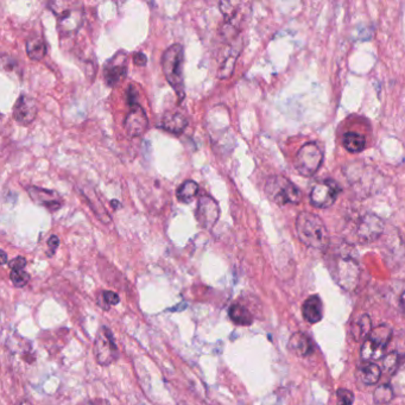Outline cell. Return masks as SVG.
<instances>
[{"label":"cell","instance_id":"1","mask_svg":"<svg viewBox=\"0 0 405 405\" xmlns=\"http://www.w3.org/2000/svg\"><path fill=\"white\" fill-rule=\"evenodd\" d=\"M327 268L336 283L343 290L352 291L360 280L358 252L346 241H333L326 250Z\"/></svg>","mask_w":405,"mask_h":405},{"label":"cell","instance_id":"10","mask_svg":"<svg viewBox=\"0 0 405 405\" xmlns=\"http://www.w3.org/2000/svg\"><path fill=\"white\" fill-rule=\"evenodd\" d=\"M341 193L340 184L334 180L319 181L312 187L309 201L315 208H329L336 203Z\"/></svg>","mask_w":405,"mask_h":405},{"label":"cell","instance_id":"27","mask_svg":"<svg viewBox=\"0 0 405 405\" xmlns=\"http://www.w3.org/2000/svg\"><path fill=\"white\" fill-rule=\"evenodd\" d=\"M343 145L350 154H359L364 152L366 140L360 133L346 132L343 137Z\"/></svg>","mask_w":405,"mask_h":405},{"label":"cell","instance_id":"24","mask_svg":"<svg viewBox=\"0 0 405 405\" xmlns=\"http://www.w3.org/2000/svg\"><path fill=\"white\" fill-rule=\"evenodd\" d=\"M26 54L33 61H41L47 55V45L42 36H31L26 41Z\"/></svg>","mask_w":405,"mask_h":405},{"label":"cell","instance_id":"40","mask_svg":"<svg viewBox=\"0 0 405 405\" xmlns=\"http://www.w3.org/2000/svg\"><path fill=\"white\" fill-rule=\"evenodd\" d=\"M401 308H403V310H404L405 312V289L404 290H403V292H401Z\"/></svg>","mask_w":405,"mask_h":405},{"label":"cell","instance_id":"16","mask_svg":"<svg viewBox=\"0 0 405 405\" xmlns=\"http://www.w3.org/2000/svg\"><path fill=\"white\" fill-rule=\"evenodd\" d=\"M149 127V119H147V113L144 110L143 107L140 105L131 107L129 115H126L124 120V129L130 137L143 136L147 132Z\"/></svg>","mask_w":405,"mask_h":405},{"label":"cell","instance_id":"2","mask_svg":"<svg viewBox=\"0 0 405 405\" xmlns=\"http://www.w3.org/2000/svg\"><path fill=\"white\" fill-rule=\"evenodd\" d=\"M343 173L350 188L359 198H368L380 193L385 186V177L380 170L366 163H350L345 166Z\"/></svg>","mask_w":405,"mask_h":405},{"label":"cell","instance_id":"37","mask_svg":"<svg viewBox=\"0 0 405 405\" xmlns=\"http://www.w3.org/2000/svg\"><path fill=\"white\" fill-rule=\"evenodd\" d=\"M59 236H50V239L48 240V246L49 249H50V251H49L48 253L49 257H52V256H54V253H55L56 250H57V247H59Z\"/></svg>","mask_w":405,"mask_h":405},{"label":"cell","instance_id":"33","mask_svg":"<svg viewBox=\"0 0 405 405\" xmlns=\"http://www.w3.org/2000/svg\"><path fill=\"white\" fill-rule=\"evenodd\" d=\"M101 301L103 302V309L108 310L110 307L117 306L120 302V297L115 291L106 290L103 292Z\"/></svg>","mask_w":405,"mask_h":405},{"label":"cell","instance_id":"25","mask_svg":"<svg viewBox=\"0 0 405 405\" xmlns=\"http://www.w3.org/2000/svg\"><path fill=\"white\" fill-rule=\"evenodd\" d=\"M199 184L195 181L187 180L176 190V198L180 202L190 203L199 194Z\"/></svg>","mask_w":405,"mask_h":405},{"label":"cell","instance_id":"34","mask_svg":"<svg viewBox=\"0 0 405 405\" xmlns=\"http://www.w3.org/2000/svg\"><path fill=\"white\" fill-rule=\"evenodd\" d=\"M338 405H352L354 401V394L352 391L347 389H339L336 391Z\"/></svg>","mask_w":405,"mask_h":405},{"label":"cell","instance_id":"18","mask_svg":"<svg viewBox=\"0 0 405 405\" xmlns=\"http://www.w3.org/2000/svg\"><path fill=\"white\" fill-rule=\"evenodd\" d=\"M384 258L391 266H399L405 258V244L401 236H389L387 243L384 244Z\"/></svg>","mask_w":405,"mask_h":405},{"label":"cell","instance_id":"35","mask_svg":"<svg viewBox=\"0 0 405 405\" xmlns=\"http://www.w3.org/2000/svg\"><path fill=\"white\" fill-rule=\"evenodd\" d=\"M8 266L11 268L12 271H19V270L25 269L26 259L24 257H16L8 263Z\"/></svg>","mask_w":405,"mask_h":405},{"label":"cell","instance_id":"7","mask_svg":"<svg viewBox=\"0 0 405 405\" xmlns=\"http://www.w3.org/2000/svg\"><path fill=\"white\" fill-rule=\"evenodd\" d=\"M394 336V331L387 324H380L372 329L370 336L366 338L364 345L361 347V358L363 360L371 361L382 359L385 357L387 346Z\"/></svg>","mask_w":405,"mask_h":405},{"label":"cell","instance_id":"38","mask_svg":"<svg viewBox=\"0 0 405 405\" xmlns=\"http://www.w3.org/2000/svg\"><path fill=\"white\" fill-rule=\"evenodd\" d=\"M133 62L136 66L144 67L147 63V57L143 52H136L133 55Z\"/></svg>","mask_w":405,"mask_h":405},{"label":"cell","instance_id":"30","mask_svg":"<svg viewBox=\"0 0 405 405\" xmlns=\"http://www.w3.org/2000/svg\"><path fill=\"white\" fill-rule=\"evenodd\" d=\"M394 397V392L390 384H383L373 392V399L377 404H389Z\"/></svg>","mask_w":405,"mask_h":405},{"label":"cell","instance_id":"13","mask_svg":"<svg viewBox=\"0 0 405 405\" xmlns=\"http://www.w3.org/2000/svg\"><path fill=\"white\" fill-rule=\"evenodd\" d=\"M195 217L203 229H213L220 217L219 203L212 196H201L196 206Z\"/></svg>","mask_w":405,"mask_h":405},{"label":"cell","instance_id":"31","mask_svg":"<svg viewBox=\"0 0 405 405\" xmlns=\"http://www.w3.org/2000/svg\"><path fill=\"white\" fill-rule=\"evenodd\" d=\"M390 385L394 394L405 396V367L399 368L397 372L394 373Z\"/></svg>","mask_w":405,"mask_h":405},{"label":"cell","instance_id":"26","mask_svg":"<svg viewBox=\"0 0 405 405\" xmlns=\"http://www.w3.org/2000/svg\"><path fill=\"white\" fill-rule=\"evenodd\" d=\"M229 315L231 317V320L236 324H239V326H251L252 322H253V316L252 314L250 313V310L247 309L246 307H244L243 304H239V303H236L231 306L229 310Z\"/></svg>","mask_w":405,"mask_h":405},{"label":"cell","instance_id":"39","mask_svg":"<svg viewBox=\"0 0 405 405\" xmlns=\"http://www.w3.org/2000/svg\"><path fill=\"white\" fill-rule=\"evenodd\" d=\"M8 263V256L5 253L4 251H1V264L5 266Z\"/></svg>","mask_w":405,"mask_h":405},{"label":"cell","instance_id":"3","mask_svg":"<svg viewBox=\"0 0 405 405\" xmlns=\"http://www.w3.org/2000/svg\"><path fill=\"white\" fill-rule=\"evenodd\" d=\"M296 231L299 239L310 249L326 251L331 244L327 226L319 215L312 212L306 210L297 215Z\"/></svg>","mask_w":405,"mask_h":405},{"label":"cell","instance_id":"4","mask_svg":"<svg viewBox=\"0 0 405 405\" xmlns=\"http://www.w3.org/2000/svg\"><path fill=\"white\" fill-rule=\"evenodd\" d=\"M50 11L55 15L61 36H72L78 33L85 18L84 4L79 1H50Z\"/></svg>","mask_w":405,"mask_h":405},{"label":"cell","instance_id":"15","mask_svg":"<svg viewBox=\"0 0 405 405\" xmlns=\"http://www.w3.org/2000/svg\"><path fill=\"white\" fill-rule=\"evenodd\" d=\"M28 194L33 202L38 206L45 207L50 212H57L63 206V200L59 193L52 189L41 188V187H28Z\"/></svg>","mask_w":405,"mask_h":405},{"label":"cell","instance_id":"41","mask_svg":"<svg viewBox=\"0 0 405 405\" xmlns=\"http://www.w3.org/2000/svg\"><path fill=\"white\" fill-rule=\"evenodd\" d=\"M19 405H33L30 401H22V403H19Z\"/></svg>","mask_w":405,"mask_h":405},{"label":"cell","instance_id":"14","mask_svg":"<svg viewBox=\"0 0 405 405\" xmlns=\"http://www.w3.org/2000/svg\"><path fill=\"white\" fill-rule=\"evenodd\" d=\"M241 50H243L241 37L239 36L234 41L229 42L225 52L221 55L219 68H217V78L221 79V80L231 78Z\"/></svg>","mask_w":405,"mask_h":405},{"label":"cell","instance_id":"32","mask_svg":"<svg viewBox=\"0 0 405 405\" xmlns=\"http://www.w3.org/2000/svg\"><path fill=\"white\" fill-rule=\"evenodd\" d=\"M10 278H11L12 283L15 287H23L29 283L30 275L25 273L24 270H19V271H11Z\"/></svg>","mask_w":405,"mask_h":405},{"label":"cell","instance_id":"19","mask_svg":"<svg viewBox=\"0 0 405 405\" xmlns=\"http://www.w3.org/2000/svg\"><path fill=\"white\" fill-rule=\"evenodd\" d=\"M189 120L187 115L180 110H168L163 115L161 127L173 135H181L188 127Z\"/></svg>","mask_w":405,"mask_h":405},{"label":"cell","instance_id":"20","mask_svg":"<svg viewBox=\"0 0 405 405\" xmlns=\"http://www.w3.org/2000/svg\"><path fill=\"white\" fill-rule=\"evenodd\" d=\"M289 348L297 357L302 358L309 357L315 350L313 340L310 339L309 336H306L302 331H297L291 336L290 340H289Z\"/></svg>","mask_w":405,"mask_h":405},{"label":"cell","instance_id":"22","mask_svg":"<svg viewBox=\"0 0 405 405\" xmlns=\"http://www.w3.org/2000/svg\"><path fill=\"white\" fill-rule=\"evenodd\" d=\"M81 193L82 195L85 196V199L87 200L89 207L92 208L93 213L96 214V217L105 225L110 224V221H112L110 215L105 210V207L103 206V203H101L99 198L96 195V193H94V190L92 188H89V187L82 188Z\"/></svg>","mask_w":405,"mask_h":405},{"label":"cell","instance_id":"36","mask_svg":"<svg viewBox=\"0 0 405 405\" xmlns=\"http://www.w3.org/2000/svg\"><path fill=\"white\" fill-rule=\"evenodd\" d=\"M126 94H127V103H129L130 108L139 105V103H138V96H137L136 89H135L133 85H130Z\"/></svg>","mask_w":405,"mask_h":405},{"label":"cell","instance_id":"9","mask_svg":"<svg viewBox=\"0 0 405 405\" xmlns=\"http://www.w3.org/2000/svg\"><path fill=\"white\" fill-rule=\"evenodd\" d=\"M354 233L360 243H373L385 233V222L376 214H364L355 222Z\"/></svg>","mask_w":405,"mask_h":405},{"label":"cell","instance_id":"28","mask_svg":"<svg viewBox=\"0 0 405 405\" xmlns=\"http://www.w3.org/2000/svg\"><path fill=\"white\" fill-rule=\"evenodd\" d=\"M371 331H372V322L368 315H361L352 326V334L357 341L366 340Z\"/></svg>","mask_w":405,"mask_h":405},{"label":"cell","instance_id":"29","mask_svg":"<svg viewBox=\"0 0 405 405\" xmlns=\"http://www.w3.org/2000/svg\"><path fill=\"white\" fill-rule=\"evenodd\" d=\"M404 354L399 353L398 350H392L391 353L385 355V359L383 361L384 367L382 371H384L389 376H394V373L399 370V366L404 360Z\"/></svg>","mask_w":405,"mask_h":405},{"label":"cell","instance_id":"12","mask_svg":"<svg viewBox=\"0 0 405 405\" xmlns=\"http://www.w3.org/2000/svg\"><path fill=\"white\" fill-rule=\"evenodd\" d=\"M127 74V52H117L110 57L103 68V80L108 87H115L126 78Z\"/></svg>","mask_w":405,"mask_h":405},{"label":"cell","instance_id":"11","mask_svg":"<svg viewBox=\"0 0 405 405\" xmlns=\"http://www.w3.org/2000/svg\"><path fill=\"white\" fill-rule=\"evenodd\" d=\"M94 354L96 361L103 366H108L118 358V347L115 336L107 327L101 328L94 343Z\"/></svg>","mask_w":405,"mask_h":405},{"label":"cell","instance_id":"8","mask_svg":"<svg viewBox=\"0 0 405 405\" xmlns=\"http://www.w3.org/2000/svg\"><path fill=\"white\" fill-rule=\"evenodd\" d=\"M324 162V152L315 142H307L295 156V169L300 175L310 177L319 171Z\"/></svg>","mask_w":405,"mask_h":405},{"label":"cell","instance_id":"21","mask_svg":"<svg viewBox=\"0 0 405 405\" xmlns=\"http://www.w3.org/2000/svg\"><path fill=\"white\" fill-rule=\"evenodd\" d=\"M302 315L309 324H317L324 316V303L319 295H313L304 301L302 306Z\"/></svg>","mask_w":405,"mask_h":405},{"label":"cell","instance_id":"23","mask_svg":"<svg viewBox=\"0 0 405 405\" xmlns=\"http://www.w3.org/2000/svg\"><path fill=\"white\" fill-rule=\"evenodd\" d=\"M358 376L360 378L361 382L366 385H375L380 382V376H382V368L376 363L367 361L359 367Z\"/></svg>","mask_w":405,"mask_h":405},{"label":"cell","instance_id":"17","mask_svg":"<svg viewBox=\"0 0 405 405\" xmlns=\"http://www.w3.org/2000/svg\"><path fill=\"white\" fill-rule=\"evenodd\" d=\"M38 108L33 96H19L13 106V119L21 125H30L36 119Z\"/></svg>","mask_w":405,"mask_h":405},{"label":"cell","instance_id":"6","mask_svg":"<svg viewBox=\"0 0 405 405\" xmlns=\"http://www.w3.org/2000/svg\"><path fill=\"white\" fill-rule=\"evenodd\" d=\"M266 194L277 206H287V205H299L302 201L301 189L292 183L287 177L282 175H275L266 180L264 187Z\"/></svg>","mask_w":405,"mask_h":405},{"label":"cell","instance_id":"5","mask_svg":"<svg viewBox=\"0 0 405 405\" xmlns=\"http://www.w3.org/2000/svg\"><path fill=\"white\" fill-rule=\"evenodd\" d=\"M184 49L181 45H170L163 52L162 69L166 81L171 86L173 92L176 93L178 101H182L186 96L183 76Z\"/></svg>","mask_w":405,"mask_h":405}]
</instances>
